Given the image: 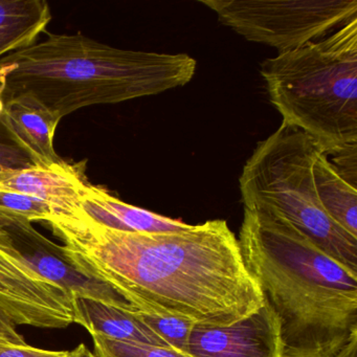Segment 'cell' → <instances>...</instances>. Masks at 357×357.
I'll return each mask as SVG.
<instances>
[{"label": "cell", "instance_id": "obj_1", "mask_svg": "<svg viewBox=\"0 0 357 357\" xmlns=\"http://www.w3.org/2000/svg\"><path fill=\"white\" fill-rule=\"evenodd\" d=\"M66 256L135 311L227 327L258 311L264 296L222 219L164 233H132L79 217L49 221Z\"/></svg>", "mask_w": 357, "mask_h": 357}, {"label": "cell", "instance_id": "obj_2", "mask_svg": "<svg viewBox=\"0 0 357 357\" xmlns=\"http://www.w3.org/2000/svg\"><path fill=\"white\" fill-rule=\"evenodd\" d=\"M238 244L279 319L284 357H340L357 342V273L265 211L244 208Z\"/></svg>", "mask_w": 357, "mask_h": 357}, {"label": "cell", "instance_id": "obj_3", "mask_svg": "<svg viewBox=\"0 0 357 357\" xmlns=\"http://www.w3.org/2000/svg\"><path fill=\"white\" fill-rule=\"evenodd\" d=\"M197 62L187 54L130 51L81 34H49L0 59L1 102L20 100L61 119L185 86Z\"/></svg>", "mask_w": 357, "mask_h": 357}, {"label": "cell", "instance_id": "obj_4", "mask_svg": "<svg viewBox=\"0 0 357 357\" xmlns=\"http://www.w3.org/2000/svg\"><path fill=\"white\" fill-rule=\"evenodd\" d=\"M260 74L283 123L324 150L357 144V18L265 60Z\"/></svg>", "mask_w": 357, "mask_h": 357}, {"label": "cell", "instance_id": "obj_5", "mask_svg": "<svg viewBox=\"0 0 357 357\" xmlns=\"http://www.w3.org/2000/svg\"><path fill=\"white\" fill-rule=\"evenodd\" d=\"M323 147L307 133L282 122L259 142L246 160L239 185L244 208L285 219L323 252L357 273V237L324 210L313 178Z\"/></svg>", "mask_w": 357, "mask_h": 357}, {"label": "cell", "instance_id": "obj_6", "mask_svg": "<svg viewBox=\"0 0 357 357\" xmlns=\"http://www.w3.org/2000/svg\"><path fill=\"white\" fill-rule=\"evenodd\" d=\"M246 40L279 54L319 40L357 18V0H200Z\"/></svg>", "mask_w": 357, "mask_h": 357}, {"label": "cell", "instance_id": "obj_7", "mask_svg": "<svg viewBox=\"0 0 357 357\" xmlns=\"http://www.w3.org/2000/svg\"><path fill=\"white\" fill-rule=\"evenodd\" d=\"M0 227L7 231L22 259L47 281L63 288L73 296L95 298L135 311L112 287L79 271L68 260L62 246L41 235L30 221H7L0 223Z\"/></svg>", "mask_w": 357, "mask_h": 357}, {"label": "cell", "instance_id": "obj_8", "mask_svg": "<svg viewBox=\"0 0 357 357\" xmlns=\"http://www.w3.org/2000/svg\"><path fill=\"white\" fill-rule=\"evenodd\" d=\"M188 353L192 357H284L279 319L265 300L258 311L234 325H196Z\"/></svg>", "mask_w": 357, "mask_h": 357}, {"label": "cell", "instance_id": "obj_9", "mask_svg": "<svg viewBox=\"0 0 357 357\" xmlns=\"http://www.w3.org/2000/svg\"><path fill=\"white\" fill-rule=\"evenodd\" d=\"M85 167L86 162L72 165L62 160L51 166L0 169V191L41 200L53 208L55 216H74L89 183Z\"/></svg>", "mask_w": 357, "mask_h": 357}, {"label": "cell", "instance_id": "obj_10", "mask_svg": "<svg viewBox=\"0 0 357 357\" xmlns=\"http://www.w3.org/2000/svg\"><path fill=\"white\" fill-rule=\"evenodd\" d=\"M60 121L61 119L49 110L20 100L3 102L0 109V125L35 166H51L62 162L54 147Z\"/></svg>", "mask_w": 357, "mask_h": 357}, {"label": "cell", "instance_id": "obj_11", "mask_svg": "<svg viewBox=\"0 0 357 357\" xmlns=\"http://www.w3.org/2000/svg\"><path fill=\"white\" fill-rule=\"evenodd\" d=\"M70 217H79L93 225L132 233H164L187 229L181 220L137 208L110 195L99 185L89 183L81 197L80 208Z\"/></svg>", "mask_w": 357, "mask_h": 357}, {"label": "cell", "instance_id": "obj_12", "mask_svg": "<svg viewBox=\"0 0 357 357\" xmlns=\"http://www.w3.org/2000/svg\"><path fill=\"white\" fill-rule=\"evenodd\" d=\"M135 312L137 311L120 308L103 301L74 296V323L84 327L91 335L96 334L121 342L169 348Z\"/></svg>", "mask_w": 357, "mask_h": 357}, {"label": "cell", "instance_id": "obj_13", "mask_svg": "<svg viewBox=\"0 0 357 357\" xmlns=\"http://www.w3.org/2000/svg\"><path fill=\"white\" fill-rule=\"evenodd\" d=\"M51 22L43 0H0V59L36 43Z\"/></svg>", "mask_w": 357, "mask_h": 357}, {"label": "cell", "instance_id": "obj_14", "mask_svg": "<svg viewBox=\"0 0 357 357\" xmlns=\"http://www.w3.org/2000/svg\"><path fill=\"white\" fill-rule=\"evenodd\" d=\"M313 178L319 202L328 216L357 237V188L334 170L324 150L315 160Z\"/></svg>", "mask_w": 357, "mask_h": 357}, {"label": "cell", "instance_id": "obj_15", "mask_svg": "<svg viewBox=\"0 0 357 357\" xmlns=\"http://www.w3.org/2000/svg\"><path fill=\"white\" fill-rule=\"evenodd\" d=\"M55 216L53 208L36 198L14 192L0 191V223L7 221H49Z\"/></svg>", "mask_w": 357, "mask_h": 357}, {"label": "cell", "instance_id": "obj_16", "mask_svg": "<svg viewBox=\"0 0 357 357\" xmlns=\"http://www.w3.org/2000/svg\"><path fill=\"white\" fill-rule=\"evenodd\" d=\"M137 317L160 336L167 346L181 353H188L190 336L195 324L181 317L169 315H154L137 311Z\"/></svg>", "mask_w": 357, "mask_h": 357}, {"label": "cell", "instance_id": "obj_17", "mask_svg": "<svg viewBox=\"0 0 357 357\" xmlns=\"http://www.w3.org/2000/svg\"><path fill=\"white\" fill-rule=\"evenodd\" d=\"M97 357H192L166 347L121 342L102 335H91Z\"/></svg>", "mask_w": 357, "mask_h": 357}, {"label": "cell", "instance_id": "obj_18", "mask_svg": "<svg viewBox=\"0 0 357 357\" xmlns=\"http://www.w3.org/2000/svg\"><path fill=\"white\" fill-rule=\"evenodd\" d=\"M334 170L353 187L357 188V144L324 150Z\"/></svg>", "mask_w": 357, "mask_h": 357}, {"label": "cell", "instance_id": "obj_19", "mask_svg": "<svg viewBox=\"0 0 357 357\" xmlns=\"http://www.w3.org/2000/svg\"><path fill=\"white\" fill-rule=\"evenodd\" d=\"M0 357H73L72 351H50L26 344H0Z\"/></svg>", "mask_w": 357, "mask_h": 357}, {"label": "cell", "instance_id": "obj_20", "mask_svg": "<svg viewBox=\"0 0 357 357\" xmlns=\"http://www.w3.org/2000/svg\"><path fill=\"white\" fill-rule=\"evenodd\" d=\"M3 107V102L0 99V109ZM28 158L24 152L20 151L16 146L0 143V169L22 168L30 166Z\"/></svg>", "mask_w": 357, "mask_h": 357}, {"label": "cell", "instance_id": "obj_21", "mask_svg": "<svg viewBox=\"0 0 357 357\" xmlns=\"http://www.w3.org/2000/svg\"><path fill=\"white\" fill-rule=\"evenodd\" d=\"M0 344H26V342L16 327L0 319Z\"/></svg>", "mask_w": 357, "mask_h": 357}, {"label": "cell", "instance_id": "obj_22", "mask_svg": "<svg viewBox=\"0 0 357 357\" xmlns=\"http://www.w3.org/2000/svg\"><path fill=\"white\" fill-rule=\"evenodd\" d=\"M72 353L73 357H97L84 344H79Z\"/></svg>", "mask_w": 357, "mask_h": 357}, {"label": "cell", "instance_id": "obj_23", "mask_svg": "<svg viewBox=\"0 0 357 357\" xmlns=\"http://www.w3.org/2000/svg\"><path fill=\"white\" fill-rule=\"evenodd\" d=\"M340 356H342V355H340Z\"/></svg>", "mask_w": 357, "mask_h": 357}]
</instances>
